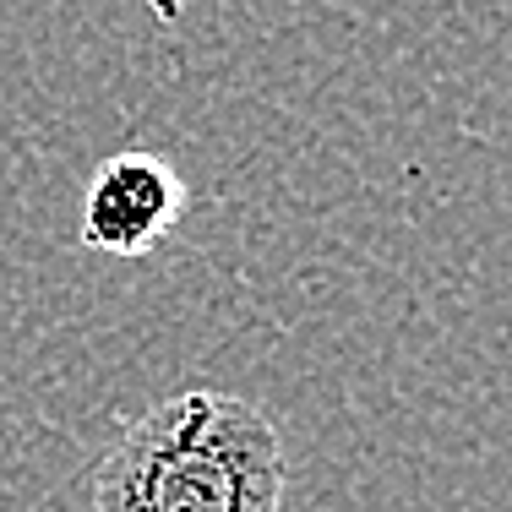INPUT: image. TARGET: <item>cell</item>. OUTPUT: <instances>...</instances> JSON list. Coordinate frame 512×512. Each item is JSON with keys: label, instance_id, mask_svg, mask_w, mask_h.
Segmentation results:
<instances>
[{"label": "cell", "instance_id": "obj_1", "mask_svg": "<svg viewBox=\"0 0 512 512\" xmlns=\"http://www.w3.org/2000/svg\"><path fill=\"white\" fill-rule=\"evenodd\" d=\"M284 442L235 393H180L120 431L93 469V512H278Z\"/></svg>", "mask_w": 512, "mask_h": 512}, {"label": "cell", "instance_id": "obj_2", "mask_svg": "<svg viewBox=\"0 0 512 512\" xmlns=\"http://www.w3.org/2000/svg\"><path fill=\"white\" fill-rule=\"evenodd\" d=\"M186 213L180 175L153 153H115L82 197V246L104 256H148Z\"/></svg>", "mask_w": 512, "mask_h": 512}]
</instances>
